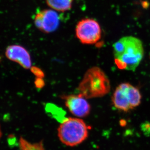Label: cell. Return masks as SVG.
Listing matches in <instances>:
<instances>
[{"label": "cell", "instance_id": "cell-4", "mask_svg": "<svg viewBox=\"0 0 150 150\" xmlns=\"http://www.w3.org/2000/svg\"><path fill=\"white\" fill-rule=\"evenodd\" d=\"M75 34L83 44H93L101 38L102 30L97 21L93 19L85 18L77 23Z\"/></svg>", "mask_w": 150, "mask_h": 150}, {"label": "cell", "instance_id": "cell-5", "mask_svg": "<svg viewBox=\"0 0 150 150\" xmlns=\"http://www.w3.org/2000/svg\"><path fill=\"white\" fill-rule=\"evenodd\" d=\"M34 24L41 32L52 33L57 30L59 26V16L56 11L52 9L40 10L35 16Z\"/></svg>", "mask_w": 150, "mask_h": 150}, {"label": "cell", "instance_id": "cell-2", "mask_svg": "<svg viewBox=\"0 0 150 150\" xmlns=\"http://www.w3.org/2000/svg\"><path fill=\"white\" fill-rule=\"evenodd\" d=\"M78 90L79 94L86 99L100 98L110 92V84L101 69L93 67L86 71Z\"/></svg>", "mask_w": 150, "mask_h": 150}, {"label": "cell", "instance_id": "cell-11", "mask_svg": "<svg viewBox=\"0 0 150 150\" xmlns=\"http://www.w3.org/2000/svg\"><path fill=\"white\" fill-rule=\"evenodd\" d=\"M1 135H2V132H1V126H0V139L1 138Z\"/></svg>", "mask_w": 150, "mask_h": 150}, {"label": "cell", "instance_id": "cell-10", "mask_svg": "<svg viewBox=\"0 0 150 150\" xmlns=\"http://www.w3.org/2000/svg\"><path fill=\"white\" fill-rule=\"evenodd\" d=\"M47 6L57 12L68 11L71 10L74 0H45Z\"/></svg>", "mask_w": 150, "mask_h": 150}, {"label": "cell", "instance_id": "cell-6", "mask_svg": "<svg viewBox=\"0 0 150 150\" xmlns=\"http://www.w3.org/2000/svg\"><path fill=\"white\" fill-rule=\"evenodd\" d=\"M66 106L69 112L78 118H83L89 115L91 106L86 98L80 94L63 96Z\"/></svg>", "mask_w": 150, "mask_h": 150}, {"label": "cell", "instance_id": "cell-9", "mask_svg": "<svg viewBox=\"0 0 150 150\" xmlns=\"http://www.w3.org/2000/svg\"><path fill=\"white\" fill-rule=\"evenodd\" d=\"M119 86L126 94L132 109L139 105L142 101V95L137 87L128 83H122L120 84Z\"/></svg>", "mask_w": 150, "mask_h": 150}, {"label": "cell", "instance_id": "cell-7", "mask_svg": "<svg viewBox=\"0 0 150 150\" xmlns=\"http://www.w3.org/2000/svg\"><path fill=\"white\" fill-rule=\"evenodd\" d=\"M6 56L8 59L17 62L25 69H28L31 68L30 54L25 48L21 45H11L7 47Z\"/></svg>", "mask_w": 150, "mask_h": 150}, {"label": "cell", "instance_id": "cell-8", "mask_svg": "<svg viewBox=\"0 0 150 150\" xmlns=\"http://www.w3.org/2000/svg\"><path fill=\"white\" fill-rule=\"evenodd\" d=\"M112 101L115 107L119 110L127 112L133 109L126 94L119 86L114 93Z\"/></svg>", "mask_w": 150, "mask_h": 150}, {"label": "cell", "instance_id": "cell-1", "mask_svg": "<svg viewBox=\"0 0 150 150\" xmlns=\"http://www.w3.org/2000/svg\"><path fill=\"white\" fill-rule=\"evenodd\" d=\"M115 63L121 69L134 71L144 55L142 41L133 37H122L113 45Z\"/></svg>", "mask_w": 150, "mask_h": 150}, {"label": "cell", "instance_id": "cell-3", "mask_svg": "<svg viewBox=\"0 0 150 150\" xmlns=\"http://www.w3.org/2000/svg\"><path fill=\"white\" fill-rule=\"evenodd\" d=\"M58 136L66 146L74 147L82 143L88 136V127L79 118H68L63 120L58 127Z\"/></svg>", "mask_w": 150, "mask_h": 150}]
</instances>
